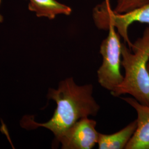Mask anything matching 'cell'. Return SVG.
<instances>
[{"label": "cell", "instance_id": "cell-1", "mask_svg": "<svg viewBox=\"0 0 149 149\" xmlns=\"http://www.w3.org/2000/svg\"><path fill=\"white\" fill-rule=\"evenodd\" d=\"M92 84L77 85L73 77L60 82L57 88H49L47 97L56 102V108L52 117L47 122H36L31 117L22 119L21 126L27 129L46 128L53 133L58 141L74 124L84 118L96 116L100 109L92 96Z\"/></svg>", "mask_w": 149, "mask_h": 149}, {"label": "cell", "instance_id": "cell-2", "mask_svg": "<svg viewBox=\"0 0 149 149\" xmlns=\"http://www.w3.org/2000/svg\"><path fill=\"white\" fill-rule=\"evenodd\" d=\"M122 56L125 76L111 94L115 97L129 94L141 104L149 106V26L130 49L122 44Z\"/></svg>", "mask_w": 149, "mask_h": 149}, {"label": "cell", "instance_id": "cell-3", "mask_svg": "<svg viewBox=\"0 0 149 149\" xmlns=\"http://www.w3.org/2000/svg\"><path fill=\"white\" fill-rule=\"evenodd\" d=\"M108 30V36L100 47L102 63L97 70V78L100 85L111 92L124 79L120 70L122 44L114 27L110 26Z\"/></svg>", "mask_w": 149, "mask_h": 149}, {"label": "cell", "instance_id": "cell-4", "mask_svg": "<svg viewBox=\"0 0 149 149\" xmlns=\"http://www.w3.org/2000/svg\"><path fill=\"white\" fill-rule=\"evenodd\" d=\"M93 18L99 29L107 30L110 26L117 29L118 34L131 49L133 43L128 36L129 27L134 22L148 24L149 26V3L134 11L118 14L111 9L109 3L104 1L93 9Z\"/></svg>", "mask_w": 149, "mask_h": 149}, {"label": "cell", "instance_id": "cell-5", "mask_svg": "<svg viewBox=\"0 0 149 149\" xmlns=\"http://www.w3.org/2000/svg\"><path fill=\"white\" fill-rule=\"evenodd\" d=\"M95 120L82 118L70 127L58 142L63 149H91L98 143L99 134Z\"/></svg>", "mask_w": 149, "mask_h": 149}, {"label": "cell", "instance_id": "cell-6", "mask_svg": "<svg viewBox=\"0 0 149 149\" xmlns=\"http://www.w3.org/2000/svg\"><path fill=\"white\" fill-rule=\"evenodd\" d=\"M134 108L138 114L137 128L125 149H149V106L141 104L134 98H122Z\"/></svg>", "mask_w": 149, "mask_h": 149}, {"label": "cell", "instance_id": "cell-7", "mask_svg": "<svg viewBox=\"0 0 149 149\" xmlns=\"http://www.w3.org/2000/svg\"><path fill=\"white\" fill-rule=\"evenodd\" d=\"M137 128L136 120L129 124L122 130L111 134H99L98 149H125Z\"/></svg>", "mask_w": 149, "mask_h": 149}, {"label": "cell", "instance_id": "cell-8", "mask_svg": "<svg viewBox=\"0 0 149 149\" xmlns=\"http://www.w3.org/2000/svg\"><path fill=\"white\" fill-rule=\"evenodd\" d=\"M29 10L39 17H45L53 19L59 15L68 16L72 9L68 6L61 3L56 0H29Z\"/></svg>", "mask_w": 149, "mask_h": 149}, {"label": "cell", "instance_id": "cell-9", "mask_svg": "<svg viewBox=\"0 0 149 149\" xmlns=\"http://www.w3.org/2000/svg\"><path fill=\"white\" fill-rule=\"evenodd\" d=\"M149 3V0H118L114 12L124 14L140 8Z\"/></svg>", "mask_w": 149, "mask_h": 149}, {"label": "cell", "instance_id": "cell-10", "mask_svg": "<svg viewBox=\"0 0 149 149\" xmlns=\"http://www.w3.org/2000/svg\"><path fill=\"white\" fill-rule=\"evenodd\" d=\"M147 68H148V71H149V62H148V65H147Z\"/></svg>", "mask_w": 149, "mask_h": 149}, {"label": "cell", "instance_id": "cell-11", "mask_svg": "<svg viewBox=\"0 0 149 149\" xmlns=\"http://www.w3.org/2000/svg\"><path fill=\"white\" fill-rule=\"evenodd\" d=\"M104 1L106 2H108V3H109V0H105Z\"/></svg>", "mask_w": 149, "mask_h": 149}, {"label": "cell", "instance_id": "cell-12", "mask_svg": "<svg viewBox=\"0 0 149 149\" xmlns=\"http://www.w3.org/2000/svg\"><path fill=\"white\" fill-rule=\"evenodd\" d=\"M1 18H2L0 17V20H1Z\"/></svg>", "mask_w": 149, "mask_h": 149}]
</instances>
